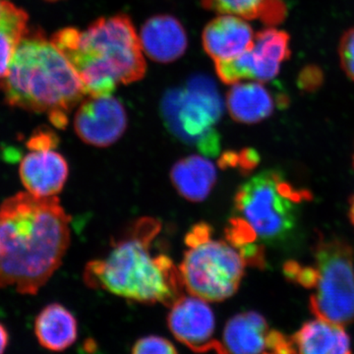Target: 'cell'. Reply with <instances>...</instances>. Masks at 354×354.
<instances>
[{"mask_svg": "<svg viewBox=\"0 0 354 354\" xmlns=\"http://www.w3.org/2000/svg\"><path fill=\"white\" fill-rule=\"evenodd\" d=\"M70 221L57 196L27 191L0 205V290L35 295L62 265L70 244Z\"/></svg>", "mask_w": 354, "mask_h": 354, "instance_id": "cell-1", "label": "cell"}, {"mask_svg": "<svg viewBox=\"0 0 354 354\" xmlns=\"http://www.w3.org/2000/svg\"><path fill=\"white\" fill-rule=\"evenodd\" d=\"M160 230V223L155 218L133 223L113 244L108 257L88 263L84 274L86 283L133 301L171 307L183 297L185 288L171 258L151 253Z\"/></svg>", "mask_w": 354, "mask_h": 354, "instance_id": "cell-2", "label": "cell"}, {"mask_svg": "<svg viewBox=\"0 0 354 354\" xmlns=\"http://www.w3.org/2000/svg\"><path fill=\"white\" fill-rule=\"evenodd\" d=\"M51 41L68 59L91 97L111 95L121 84L145 76L139 35L125 14L99 18L85 31L65 28L53 34Z\"/></svg>", "mask_w": 354, "mask_h": 354, "instance_id": "cell-3", "label": "cell"}, {"mask_svg": "<svg viewBox=\"0 0 354 354\" xmlns=\"http://www.w3.org/2000/svg\"><path fill=\"white\" fill-rule=\"evenodd\" d=\"M0 88L9 106L48 114L55 127L68 124V113L86 95L68 59L41 31L26 32Z\"/></svg>", "mask_w": 354, "mask_h": 354, "instance_id": "cell-4", "label": "cell"}, {"mask_svg": "<svg viewBox=\"0 0 354 354\" xmlns=\"http://www.w3.org/2000/svg\"><path fill=\"white\" fill-rule=\"evenodd\" d=\"M308 191L295 188L277 171H265L242 184L234 197L235 218L258 245H274L290 239L297 227L299 208Z\"/></svg>", "mask_w": 354, "mask_h": 354, "instance_id": "cell-5", "label": "cell"}, {"mask_svg": "<svg viewBox=\"0 0 354 354\" xmlns=\"http://www.w3.org/2000/svg\"><path fill=\"white\" fill-rule=\"evenodd\" d=\"M212 234L213 228L206 223L191 228L185 237L188 250L179 271L191 295L220 302L239 290L247 264L234 246L212 239Z\"/></svg>", "mask_w": 354, "mask_h": 354, "instance_id": "cell-6", "label": "cell"}, {"mask_svg": "<svg viewBox=\"0 0 354 354\" xmlns=\"http://www.w3.org/2000/svg\"><path fill=\"white\" fill-rule=\"evenodd\" d=\"M165 127L203 155L216 157L221 136L216 127L223 113L220 92L211 77L196 74L183 88H169L160 101Z\"/></svg>", "mask_w": 354, "mask_h": 354, "instance_id": "cell-7", "label": "cell"}, {"mask_svg": "<svg viewBox=\"0 0 354 354\" xmlns=\"http://www.w3.org/2000/svg\"><path fill=\"white\" fill-rule=\"evenodd\" d=\"M314 259L317 279L310 310L317 318L346 327L354 321L353 249L342 239H321Z\"/></svg>", "mask_w": 354, "mask_h": 354, "instance_id": "cell-8", "label": "cell"}, {"mask_svg": "<svg viewBox=\"0 0 354 354\" xmlns=\"http://www.w3.org/2000/svg\"><path fill=\"white\" fill-rule=\"evenodd\" d=\"M290 55V35L274 27L267 28L255 34L253 44L242 55L215 62L216 75L227 85L244 80L268 82L278 76Z\"/></svg>", "mask_w": 354, "mask_h": 354, "instance_id": "cell-9", "label": "cell"}, {"mask_svg": "<svg viewBox=\"0 0 354 354\" xmlns=\"http://www.w3.org/2000/svg\"><path fill=\"white\" fill-rule=\"evenodd\" d=\"M127 113L120 100L111 95L91 97L81 102L74 118V129L88 145L106 148L124 134Z\"/></svg>", "mask_w": 354, "mask_h": 354, "instance_id": "cell-10", "label": "cell"}, {"mask_svg": "<svg viewBox=\"0 0 354 354\" xmlns=\"http://www.w3.org/2000/svg\"><path fill=\"white\" fill-rule=\"evenodd\" d=\"M167 325L177 341L195 353H227L223 344L214 339L215 315L206 300L183 295L172 305Z\"/></svg>", "mask_w": 354, "mask_h": 354, "instance_id": "cell-11", "label": "cell"}, {"mask_svg": "<svg viewBox=\"0 0 354 354\" xmlns=\"http://www.w3.org/2000/svg\"><path fill=\"white\" fill-rule=\"evenodd\" d=\"M69 167L55 149L31 150L21 160L19 176L26 191L37 197L57 196L68 178Z\"/></svg>", "mask_w": 354, "mask_h": 354, "instance_id": "cell-12", "label": "cell"}, {"mask_svg": "<svg viewBox=\"0 0 354 354\" xmlns=\"http://www.w3.org/2000/svg\"><path fill=\"white\" fill-rule=\"evenodd\" d=\"M254 38L252 27L245 19L221 14L205 27L202 44L207 55L218 62L242 55L250 48Z\"/></svg>", "mask_w": 354, "mask_h": 354, "instance_id": "cell-13", "label": "cell"}, {"mask_svg": "<svg viewBox=\"0 0 354 354\" xmlns=\"http://www.w3.org/2000/svg\"><path fill=\"white\" fill-rule=\"evenodd\" d=\"M139 39L143 53L158 64L176 62L188 48L183 25L171 15H157L147 20Z\"/></svg>", "mask_w": 354, "mask_h": 354, "instance_id": "cell-14", "label": "cell"}, {"mask_svg": "<svg viewBox=\"0 0 354 354\" xmlns=\"http://www.w3.org/2000/svg\"><path fill=\"white\" fill-rule=\"evenodd\" d=\"M228 113L232 120L243 124H255L274 113L277 101L263 82L232 84L227 95Z\"/></svg>", "mask_w": 354, "mask_h": 354, "instance_id": "cell-15", "label": "cell"}, {"mask_svg": "<svg viewBox=\"0 0 354 354\" xmlns=\"http://www.w3.org/2000/svg\"><path fill=\"white\" fill-rule=\"evenodd\" d=\"M269 326L264 317L247 311L230 318L223 330V348L230 353H268Z\"/></svg>", "mask_w": 354, "mask_h": 354, "instance_id": "cell-16", "label": "cell"}, {"mask_svg": "<svg viewBox=\"0 0 354 354\" xmlns=\"http://www.w3.org/2000/svg\"><path fill=\"white\" fill-rule=\"evenodd\" d=\"M171 178L181 197L199 203L209 196L215 186L216 169L208 158L192 155L181 158L174 165Z\"/></svg>", "mask_w": 354, "mask_h": 354, "instance_id": "cell-17", "label": "cell"}, {"mask_svg": "<svg viewBox=\"0 0 354 354\" xmlns=\"http://www.w3.org/2000/svg\"><path fill=\"white\" fill-rule=\"evenodd\" d=\"M295 353L346 354L351 353V339L342 326L323 319L310 321L290 337Z\"/></svg>", "mask_w": 354, "mask_h": 354, "instance_id": "cell-18", "label": "cell"}, {"mask_svg": "<svg viewBox=\"0 0 354 354\" xmlns=\"http://www.w3.org/2000/svg\"><path fill=\"white\" fill-rule=\"evenodd\" d=\"M35 334L43 348L64 351L75 342L78 325L75 317L64 305L53 304L37 316Z\"/></svg>", "mask_w": 354, "mask_h": 354, "instance_id": "cell-19", "label": "cell"}, {"mask_svg": "<svg viewBox=\"0 0 354 354\" xmlns=\"http://www.w3.org/2000/svg\"><path fill=\"white\" fill-rule=\"evenodd\" d=\"M207 10L239 16L245 20H259L268 25L285 19L286 7L283 0H201Z\"/></svg>", "mask_w": 354, "mask_h": 354, "instance_id": "cell-20", "label": "cell"}, {"mask_svg": "<svg viewBox=\"0 0 354 354\" xmlns=\"http://www.w3.org/2000/svg\"><path fill=\"white\" fill-rule=\"evenodd\" d=\"M28 30V14L4 0L0 8V84L8 74L14 53Z\"/></svg>", "mask_w": 354, "mask_h": 354, "instance_id": "cell-21", "label": "cell"}, {"mask_svg": "<svg viewBox=\"0 0 354 354\" xmlns=\"http://www.w3.org/2000/svg\"><path fill=\"white\" fill-rule=\"evenodd\" d=\"M132 353L135 354L148 353H177V349L171 342L158 335H148L135 342Z\"/></svg>", "mask_w": 354, "mask_h": 354, "instance_id": "cell-22", "label": "cell"}, {"mask_svg": "<svg viewBox=\"0 0 354 354\" xmlns=\"http://www.w3.org/2000/svg\"><path fill=\"white\" fill-rule=\"evenodd\" d=\"M339 57L342 69L349 79L354 81V27L342 35Z\"/></svg>", "mask_w": 354, "mask_h": 354, "instance_id": "cell-23", "label": "cell"}, {"mask_svg": "<svg viewBox=\"0 0 354 354\" xmlns=\"http://www.w3.org/2000/svg\"><path fill=\"white\" fill-rule=\"evenodd\" d=\"M59 139L55 132L50 129H39L32 135L28 141L27 146L30 150H39V149H55Z\"/></svg>", "mask_w": 354, "mask_h": 354, "instance_id": "cell-24", "label": "cell"}, {"mask_svg": "<svg viewBox=\"0 0 354 354\" xmlns=\"http://www.w3.org/2000/svg\"><path fill=\"white\" fill-rule=\"evenodd\" d=\"M259 162V156L253 150H243L236 153V164L242 172L252 171L254 167Z\"/></svg>", "mask_w": 354, "mask_h": 354, "instance_id": "cell-25", "label": "cell"}, {"mask_svg": "<svg viewBox=\"0 0 354 354\" xmlns=\"http://www.w3.org/2000/svg\"><path fill=\"white\" fill-rule=\"evenodd\" d=\"M9 335L7 330L1 323H0V353H4L8 346Z\"/></svg>", "mask_w": 354, "mask_h": 354, "instance_id": "cell-26", "label": "cell"}, {"mask_svg": "<svg viewBox=\"0 0 354 354\" xmlns=\"http://www.w3.org/2000/svg\"><path fill=\"white\" fill-rule=\"evenodd\" d=\"M349 218L354 225V196L351 198V208H349Z\"/></svg>", "mask_w": 354, "mask_h": 354, "instance_id": "cell-27", "label": "cell"}, {"mask_svg": "<svg viewBox=\"0 0 354 354\" xmlns=\"http://www.w3.org/2000/svg\"><path fill=\"white\" fill-rule=\"evenodd\" d=\"M4 0H0V8H1L2 3H3Z\"/></svg>", "mask_w": 354, "mask_h": 354, "instance_id": "cell-28", "label": "cell"}, {"mask_svg": "<svg viewBox=\"0 0 354 354\" xmlns=\"http://www.w3.org/2000/svg\"><path fill=\"white\" fill-rule=\"evenodd\" d=\"M48 1H57V0H48Z\"/></svg>", "mask_w": 354, "mask_h": 354, "instance_id": "cell-29", "label": "cell"}, {"mask_svg": "<svg viewBox=\"0 0 354 354\" xmlns=\"http://www.w3.org/2000/svg\"><path fill=\"white\" fill-rule=\"evenodd\" d=\"M353 160H354V158H353Z\"/></svg>", "mask_w": 354, "mask_h": 354, "instance_id": "cell-30", "label": "cell"}]
</instances>
